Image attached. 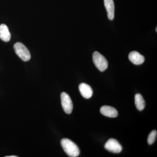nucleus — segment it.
I'll return each instance as SVG.
<instances>
[{
    "instance_id": "obj_1",
    "label": "nucleus",
    "mask_w": 157,
    "mask_h": 157,
    "mask_svg": "<svg viewBox=\"0 0 157 157\" xmlns=\"http://www.w3.org/2000/svg\"><path fill=\"white\" fill-rule=\"evenodd\" d=\"M61 144L64 151L69 156L76 157L80 153L78 146L73 141L67 138H64L61 141Z\"/></svg>"
},
{
    "instance_id": "obj_2",
    "label": "nucleus",
    "mask_w": 157,
    "mask_h": 157,
    "mask_svg": "<svg viewBox=\"0 0 157 157\" xmlns=\"http://www.w3.org/2000/svg\"><path fill=\"white\" fill-rule=\"evenodd\" d=\"M14 51L17 56L25 62L30 59L31 56L29 51L27 48L21 42H17L14 45Z\"/></svg>"
},
{
    "instance_id": "obj_3",
    "label": "nucleus",
    "mask_w": 157,
    "mask_h": 157,
    "mask_svg": "<svg viewBox=\"0 0 157 157\" xmlns=\"http://www.w3.org/2000/svg\"><path fill=\"white\" fill-rule=\"evenodd\" d=\"M94 63L101 72H104L108 67V62L106 59L98 52H95L93 55Z\"/></svg>"
},
{
    "instance_id": "obj_4",
    "label": "nucleus",
    "mask_w": 157,
    "mask_h": 157,
    "mask_svg": "<svg viewBox=\"0 0 157 157\" xmlns=\"http://www.w3.org/2000/svg\"><path fill=\"white\" fill-rule=\"evenodd\" d=\"M61 100L64 111L67 114H70L73 110V104L70 96L67 93L63 92L61 94Z\"/></svg>"
},
{
    "instance_id": "obj_5",
    "label": "nucleus",
    "mask_w": 157,
    "mask_h": 157,
    "mask_svg": "<svg viewBox=\"0 0 157 157\" xmlns=\"http://www.w3.org/2000/svg\"><path fill=\"white\" fill-rule=\"evenodd\" d=\"M104 147L108 151L114 153H120L122 150V147L118 141L113 138L109 139L106 142L104 145Z\"/></svg>"
},
{
    "instance_id": "obj_6",
    "label": "nucleus",
    "mask_w": 157,
    "mask_h": 157,
    "mask_svg": "<svg viewBox=\"0 0 157 157\" xmlns=\"http://www.w3.org/2000/svg\"><path fill=\"white\" fill-rule=\"evenodd\" d=\"M128 58L130 61L135 65H139L144 62V57L137 51H132L129 53Z\"/></svg>"
},
{
    "instance_id": "obj_7",
    "label": "nucleus",
    "mask_w": 157,
    "mask_h": 157,
    "mask_svg": "<svg viewBox=\"0 0 157 157\" xmlns=\"http://www.w3.org/2000/svg\"><path fill=\"white\" fill-rule=\"evenodd\" d=\"M78 89L82 96L86 99H89L92 96L93 90L89 85L82 83L79 85Z\"/></svg>"
},
{
    "instance_id": "obj_8",
    "label": "nucleus",
    "mask_w": 157,
    "mask_h": 157,
    "mask_svg": "<svg viewBox=\"0 0 157 157\" xmlns=\"http://www.w3.org/2000/svg\"><path fill=\"white\" fill-rule=\"evenodd\" d=\"M100 112L103 115L107 117H116L118 116L117 110L111 106H102L100 109Z\"/></svg>"
},
{
    "instance_id": "obj_9",
    "label": "nucleus",
    "mask_w": 157,
    "mask_h": 157,
    "mask_svg": "<svg viewBox=\"0 0 157 157\" xmlns=\"http://www.w3.org/2000/svg\"><path fill=\"white\" fill-rule=\"evenodd\" d=\"M104 3L107 12V17L110 20H113L114 19L115 11L114 2L113 0H104Z\"/></svg>"
},
{
    "instance_id": "obj_10",
    "label": "nucleus",
    "mask_w": 157,
    "mask_h": 157,
    "mask_svg": "<svg viewBox=\"0 0 157 157\" xmlns=\"http://www.w3.org/2000/svg\"><path fill=\"white\" fill-rule=\"evenodd\" d=\"M11 35L7 26L6 25H0V39L5 42H9L11 39Z\"/></svg>"
},
{
    "instance_id": "obj_11",
    "label": "nucleus",
    "mask_w": 157,
    "mask_h": 157,
    "mask_svg": "<svg viewBox=\"0 0 157 157\" xmlns=\"http://www.w3.org/2000/svg\"><path fill=\"white\" fill-rule=\"evenodd\" d=\"M135 104L137 109L139 111L143 110L145 106V101L140 94H137L135 96Z\"/></svg>"
},
{
    "instance_id": "obj_12",
    "label": "nucleus",
    "mask_w": 157,
    "mask_h": 157,
    "mask_svg": "<svg viewBox=\"0 0 157 157\" xmlns=\"http://www.w3.org/2000/svg\"><path fill=\"white\" fill-rule=\"evenodd\" d=\"M157 135V132L156 130H154L151 132L147 138V143L151 145L154 143L156 139Z\"/></svg>"
},
{
    "instance_id": "obj_13",
    "label": "nucleus",
    "mask_w": 157,
    "mask_h": 157,
    "mask_svg": "<svg viewBox=\"0 0 157 157\" xmlns=\"http://www.w3.org/2000/svg\"><path fill=\"white\" fill-rule=\"evenodd\" d=\"M6 157H17V156H16L14 155V156H6Z\"/></svg>"
}]
</instances>
